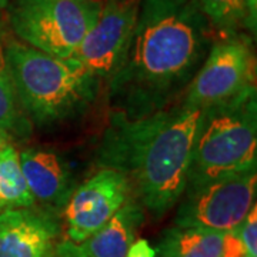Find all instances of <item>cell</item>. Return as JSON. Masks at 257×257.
<instances>
[{
	"mask_svg": "<svg viewBox=\"0 0 257 257\" xmlns=\"http://www.w3.org/2000/svg\"><path fill=\"white\" fill-rule=\"evenodd\" d=\"M196 3L220 37L239 35L240 29L246 28L247 12L244 0H196Z\"/></svg>",
	"mask_w": 257,
	"mask_h": 257,
	"instance_id": "9a60e30c",
	"label": "cell"
},
{
	"mask_svg": "<svg viewBox=\"0 0 257 257\" xmlns=\"http://www.w3.org/2000/svg\"><path fill=\"white\" fill-rule=\"evenodd\" d=\"M9 139L10 136L8 135V133H5L3 130H0V152H2V150H5L8 146H10Z\"/></svg>",
	"mask_w": 257,
	"mask_h": 257,
	"instance_id": "44dd1931",
	"label": "cell"
},
{
	"mask_svg": "<svg viewBox=\"0 0 257 257\" xmlns=\"http://www.w3.org/2000/svg\"><path fill=\"white\" fill-rule=\"evenodd\" d=\"M256 86L202 111L187 184L256 169Z\"/></svg>",
	"mask_w": 257,
	"mask_h": 257,
	"instance_id": "277c9868",
	"label": "cell"
},
{
	"mask_svg": "<svg viewBox=\"0 0 257 257\" xmlns=\"http://www.w3.org/2000/svg\"><path fill=\"white\" fill-rule=\"evenodd\" d=\"M223 231L173 226L163 231L159 241L162 257H221Z\"/></svg>",
	"mask_w": 257,
	"mask_h": 257,
	"instance_id": "4fadbf2b",
	"label": "cell"
},
{
	"mask_svg": "<svg viewBox=\"0 0 257 257\" xmlns=\"http://www.w3.org/2000/svg\"><path fill=\"white\" fill-rule=\"evenodd\" d=\"M126 257H156V250L152 247L146 240H135L127 250Z\"/></svg>",
	"mask_w": 257,
	"mask_h": 257,
	"instance_id": "d6986e66",
	"label": "cell"
},
{
	"mask_svg": "<svg viewBox=\"0 0 257 257\" xmlns=\"http://www.w3.org/2000/svg\"><path fill=\"white\" fill-rule=\"evenodd\" d=\"M203 109L183 103L142 117L116 111L101 139L97 162L126 177L132 197L155 216L179 203L189 180Z\"/></svg>",
	"mask_w": 257,
	"mask_h": 257,
	"instance_id": "7a4b0ae2",
	"label": "cell"
},
{
	"mask_svg": "<svg viewBox=\"0 0 257 257\" xmlns=\"http://www.w3.org/2000/svg\"><path fill=\"white\" fill-rule=\"evenodd\" d=\"M5 56L19 107L37 126L73 119L97 96L99 79L76 57H55L16 40L5 45Z\"/></svg>",
	"mask_w": 257,
	"mask_h": 257,
	"instance_id": "3957f363",
	"label": "cell"
},
{
	"mask_svg": "<svg viewBox=\"0 0 257 257\" xmlns=\"http://www.w3.org/2000/svg\"><path fill=\"white\" fill-rule=\"evenodd\" d=\"M10 0H0V9H6Z\"/></svg>",
	"mask_w": 257,
	"mask_h": 257,
	"instance_id": "7402d4cb",
	"label": "cell"
},
{
	"mask_svg": "<svg viewBox=\"0 0 257 257\" xmlns=\"http://www.w3.org/2000/svg\"><path fill=\"white\" fill-rule=\"evenodd\" d=\"M103 0H10L9 22L22 43L60 59L73 57L100 15Z\"/></svg>",
	"mask_w": 257,
	"mask_h": 257,
	"instance_id": "5b68a950",
	"label": "cell"
},
{
	"mask_svg": "<svg viewBox=\"0 0 257 257\" xmlns=\"http://www.w3.org/2000/svg\"><path fill=\"white\" fill-rule=\"evenodd\" d=\"M22 173L40 209L59 217L74 192L70 170L53 152L42 149H26L19 153Z\"/></svg>",
	"mask_w": 257,
	"mask_h": 257,
	"instance_id": "8fae6325",
	"label": "cell"
},
{
	"mask_svg": "<svg viewBox=\"0 0 257 257\" xmlns=\"http://www.w3.org/2000/svg\"><path fill=\"white\" fill-rule=\"evenodd\" d=\"M213 33L196 0H140L126 60L109 80L117 111L142 117L170 107L202 67Z\"/></svg>",
	"mask_w": 257,
	"mask_h": 257,
	"instance_id": "6da1fadb",
	"label": "cell"
},
{
	"mask_svg": "<svg viewBox=\"0 0 257 257\" xmlns=\"http://www.w3.org/2000/svg\"><path fill=\"white\" fill-rule=\"evenodd\" d=\"M143 221V207L130 197L110 220L79 246L86 257H126Z\"/></svg>",
	"mask_w": 257,
	"mask_h": 257,
	"instance_id": "7c38bea8",
	"label": "cell"
},
{
	"mask_svg": "<svg viewBox=\"0 0 257 257\" xmlns=\"http://www.w3.org/2000/svg\"><path fill=\"white\" fill-rule=\"evenodd\" d=\"M256 186V169L187 184L179 200L175 226L233 231L254 206Z\"/></svg>",
	"mask_w": 257,
	"mask_h": 257,
	"instance_id": "8992f818",
	"label": "cell"
},
{
	"mask_svg": "<svg viewBox=\"0 0 257 257\" xmlns=\"http://www.w3.org/2000/svg\"><path fill=\"white\" fill-rule=\"evenodd\" d=\"M57 216L40 207L0 213V257H50L59 236Z\"/></svg>",
	"mask_w": 257,
	"mask_h": 257,
	"instance_id": "30bf717a",
	"label": "cell"
},
{
	"mask_svg": "<svg viewBox=\"0 0 257 257\" xmlns=\"http://www.w3.org/2000/svg\"><path fill=\"white\" fill-rule=\"evenodd\" d=\"M0 130L12 135H23L29 130V120L22 114L12 83L5 45L0 40Z\"/></svg>",
	"mask_w": 257,
	"mask_h": 257,
	"instance_id": "2e32d148",
	"label": "cell"
},
{
	"mask_svg": "<svg viewBox=\"0 0 257 257\" xmlns=\"http://www.w3.org/2000/svg\"><path fill=\"white\" fill-rule=\"evenodd\" d=\"M254 56L250 39L243 35L213 42L202 67L184 93L189 107L206 109L227 101L254 84Z\"/></svg>",
	"mask_w": 257,
	"mask_h": 257,
	"instance_id": "52a82bcc",
	"label": "cell"
},
{
	"mask_svg": "<svg viewBox=\"0 0 257 257\" xmlns=\"http://www.w3.org/2000/svg\"><path fill=\"white\" fill-rule=\"evenodd\" d=\"M33 204L35 199L22 173L18 150L10 145L0 152V213Z\"/></svg>",
	"mask_w": 257,
	"mask_h": 257,
	"instance_id": "5bb4252c",
	"label": "cell"
},
{
	"mask_svg": "<svg viewBox=\"0 0 257 257\" xmlns=\"http://www.w3.org/2000/svg\"><path fill=\"white\" fill-rule=\"evenodd\" d=\"M50 257H86L79 244H76L70 240L62 241L56 244L53 248V253Z\"/></svg>",
	"mask_w": 257,
	"mask_h": 257,
	"instance_id": "ac0fdd59",
	"label": "cell"
},
{
	"mask_svg": "<svg viewBox=\"0 0 257 257\" xmlns=\"http://www.w3.org/2000/svg\"><path fill=\"white\" fill-rule=\"evenodd\" d=\"M243 246L250 256L257 254V207L256 204L248 211L246 219L236 229Z\"/></svg>",
	"mask_w": 257,
	"mask_h": 257,
	"instance_id": "e0dca14e",
	"label": "cell"
},
{
	"mask_svg": "<svg viewBox=\"0 0 257 257\" xmlns=\"http://www.w3.org/2000/svg\"><path fill=\"white\" fill-rule=\"evenodd\" d=\"M132 197L126 177L110 169H101L77 187L63 214L70 241L80 244L100 230Z\"/></svg>",
	"mask_w": 257,
	"mask_h": 257,
	"instance_id": "9c48e42d",
	"label": "cell"
},
{
	"mask_svg": "<svg viewBox=\"0 0 257 257\" xmlns=\"http://www.w3.org/2000/svg\"><path fill=\"white\" fill-rule=\"evenodd\" d=\"M140 0H104L100 15L73 57L99 80L123 66L138 22Z\"/></svg>",
	"mask_w": 257,
	"mask_h": 257,
	"instance_id": "ba28073f",
	"label": "cell"
},
{
	"mask_svg": "<svg viewBox=\"0 0 257 257\" xmlns=\"http://www.w3.org/2000/svg\"><path fill=\"white\" fill-rule=\"evenodd\" d=\"M246 2V12H247V20H246V28L256 33L257 23V0H244Z\"/></svg>",
	"mask_w": 257,
	"mask_h": 257,
	"instance_id": "ffe728a7",
	"label": "cell"
}]
</instances>
